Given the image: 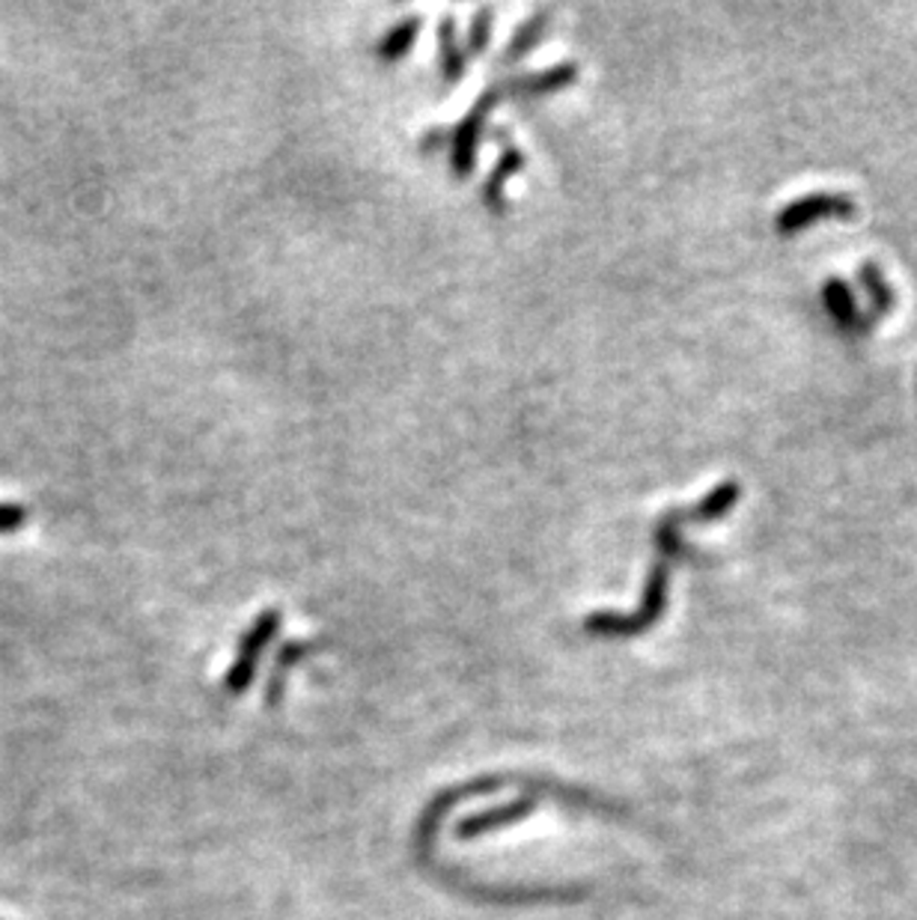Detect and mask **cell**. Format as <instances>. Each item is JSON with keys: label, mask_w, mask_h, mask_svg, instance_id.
Wrapping results in <instances>:
<instances>
[{"label": "cell", "mask_w": 917, "mask_h": 920, "mask_svg": "<svg viewBox=\"0 0 917 920\" xmlns=\"http://www.w3.org/2000/svg\"><path fill=\"white\" fill-rule=\"evenodd\" d=\"M667 602V560H658L647 578V590L640 599V608L629 617L622 613H590L584 620V629L594 634H638L656 623Z\"/></svg>", "instance_id": "6da1fadb"}, {"label": "cell", "mask_w": 917, "mask_h": 920, "mask_svg": "<svg viewBox=\"0 0 917 920\" xmlns=\"http://www.w3.org/2000/svg\"><path fill=\"white\" fill-rule=\"evenodd\" d=\"M507 96H525V84H519V78L500 81V84H495L491 90H486V93L477 99V104H474L471 111H468V117L459 122V129L453 131V173L456 177H468V173H471L474 149H477V140H480L482 122H486L491 108H495L500 99H507Z\"/></svg>", "instance_id": "7a4b0ae2"}, {"label": "cell", "mask_w": 917, "mask_h": 920, "mask_svg": "<svg viewBox=\"0 0 917 920\" xmlns=\"http://www.w3.org/2000/svg\"><path fill=\"white\" fill-rule=\"evenodd\" d=\"M280 629V613L278 611H266L260 613V620L250 626V632L241 638V647H239V656H236V661H232L230 673H227V679H223V688L230 691V694H241L245 688L250 686V679H253V670H257V659H260L262 647L278 634Z\"/></svg>", "instance_id": "3957f363"}, {"label": "cell", "mask_w": 917, "mask_h": 920, "mask_svg": "<svg viewBox=\"0 0 917 920\" xmlns=\"http://www.w3.org/2000/svg\"><path fill=\"white\" fill-rule=\"evenodd\" d=\"M521 164H525V156H521L512 143H507L504 152H500L498 168L491 170V177L486 179V186H482V200H486L495 212H504V206H507V200H504V188H507V182L519 173Z\"/></svg>", "instance_id": "277c9868"}, {"label": "cell", "mask_w": 917, "mask_h": 920, "mask_svg": "<svg viewBox=\"0 0 917 920\" xmlns=\"http://www.w3.org/2000/svg\"><path fill=\"white\" fill-rule=\"evenodd\" d=\"M739 501V486L736 483H721L715 486L712 492L706 494L704 501L691 507V510H674V519L682 524V521H709V519H721L724 512L732 510V503Z\"/></svg>", "instance_id": "5b68a950"}, {"label": "cell", "mask_w": 917, "mask_h": 920, "mask_svg": "<svg viewBox=\"0 0 917 920\" xmlns=\"http://www.w3.org/2000/svg\"><path fill=\"white\" fill-rule=\"evenodd\" d=\"M534 808V801H516V804H510V808H498L491 810V813H482V817H471L465 819V822H459V837H477L482 834V831H491V828L498 826H510V822H516V819L528 817V810Z\"/></svg>", "instance_id": "8992f818"}, {"label": "cell", "mask_w": 917, "mask_h": 920, "mask_svg": "<svg viewBox=\"0 0 917 920\" xmlns=\"http://www.w3.org/2000/svg\"><path fill=\"white\" fill-rule=\"evenodd\" d=\"M417 33H420V19H417V16L415 19L399 21L397 28L381 37V42H379L381 60H399V57H406L408 51H411V42L417 39Z\"/></svg>", "instance_id": "52a82bcc"}, {"label": "cell", "mask_w": 917, "mask_h": 920, "mask_svg": "<svg viewBox=\"0 0 917 920\" xmlns=\"http://www.w3.org/2000/svg\"><path fill=\"white\" fill-rule=\"evenodd\" d=\"M441 69H445L447 81H459L465 72V54L459 51L453 19L441 21Z\"/></svg>", "instance_id": "ba28073f"}, {"label": "cell", "mask_w": 917, "mask_h": 920, "mask_svg": "<svg viewBox=\"0 0 917 920\" xmlns=\"http://www.w3.org/2000/svg\"><path fill=\"white\" fill-rule=\"evenodd\" d=\"M542 30H546V12H539V16L525 21V24L519 28V33L512 37L510 48L504 51V63H516L519 57L528 54L530 48L539 42V37H542Z\"/></svg>", "instance_id": "9c48e42d"}, {"label": "cell", "mask_w": 917, "mask_h": 920, "mask_svg": "<svg viewBox=\"0 0 917 920\" xmlns=\"http://www.w3.org/2000/svg\"><path fill=\"white\" fill-rule=\"evenodd\" d=\"M489 33H491V10L486 7V10H480L477 16H474V24H471V51H474V54L489 46Z\"/></svg>", "instance_id": "30bf717a"}, {"label": "cell", "mask_w": 917, "mask_h": 920, "mask_svg": "<svg viewBox=\"0 0 917 920\" xmlns=\"http://www.w3.org/2000/svg\"><path fill=\"white\" fill-rule=\"evenodd\" d=\"M24 519H28V510H24L21 503H0V533L19 530L21 524H24Z\"/></svg>", "instance_id": "8fae6325"}]
</instances>
